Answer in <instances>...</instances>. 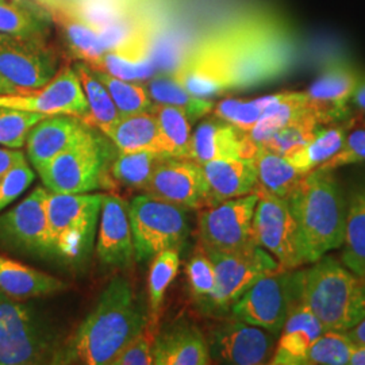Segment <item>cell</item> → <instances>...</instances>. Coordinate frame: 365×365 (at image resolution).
<instances>
[{
  "label": "cell",
  "instance_id": "c3c4849f",
  "mask_svg": "<svg viewBox=\"0 0 365 365\" xmlns=\"http://www.w3.org/2000/svg\"><path fill=\"white\" fill-rule=\"evenodd\" d=\"M24 157L25 155L19 149H9L0 146V179L16 161H19Z\"/></svg>",
  "mask_w": 365,
  "mask_h": 365
},
{
  "label": "cell",
  "instance_id": "f35d334b",
  "mask_svg": "<svg viewBox=\"0 0 365 365\" xmlns=\"http://www.w3.org/2000/svg\"><path fill=\"white\" fill-rule=\"evenodd\" d=\"M92 69L110 92L120 117L146 113L155 108V102L152 101L148 87L141 84L140 81L123 80V78L108 75L103 71H99L95 68Z\"/></svg>",
  "mask_w": 365,
  "mask_h": 365
},
{
  "label": "cell",
  "instance_id": "e0dca14e",
  "mask_svg": "<svg viewBox=\"0 0 365 365\" xmlns=\"http://www.w3.org/2000/svg\"><path fill=\"white\" fill-rule=\"evenodd\" d=\"M129 205L114 194H103L96 256L103 267L128 268L135 260Z\"/></svg>",
  "mask_w": 365,
  "mask_h": 365
},
{
  "label": "cell",
  "instance_id": "ba28073f",
  "mask_svg": "<svg viewBox=\"0 0 365 365\" xmlns=\"http://www.w3.org/2000/svg\"><path fill=\"white\" fill-rule=\"evenodd\" d=\"M257 200L259 195L252 192L202 210L197 217L200 245L222 253L259 247L253 235V215Z\"/></svg>",
  "mask_w": 365,
  "mask_h": 365
},
{
  "label": "cell",
  "instance_id": "f5cc1de1",
  "mask_svg": "<svg viewBox=\"0 0 365 365\" xmlns=\"http://www.w3.org/2000/svg\"><path fill=\"white\" fill-rule=\"evenodd\" d=\"M21 90L18 87H15L13 83H10L7 78L0 76V95H11V93H16Z\"/></svg>",
  "mask_w": 365,
  "mask_h": 365
},
{
  "label": "cell",
  "instance_id": "83f0119b",
  "mask_svg": "<svg viewBox=\"0 0 365 365\" xmlns=\"http://www.w3.org/2000/svg\"><path fill=\"white\" fill-rule=\"evenodd\" d=\"M313 105L306 92H279L268 95V106L260 120L248 131L249 141L257 149L291 120L302 117Z\"/></svg>",
  "mask_w": 365,
  "mask_h": 365
},
{
  "label": "cell",
  "instance_id": "b9f144b4",
  "mask_svg": "<svg viewBox=\"0 0 365 365\" xmlns=\"http://www.w3.org/2000/svg\"><path fill=\"white\" fill-rule=\"evenodd\" d=\"M354 348L345 331L327 330L309 349L303 365H348Z\"/></svg>",
  "mask_w": 365,
  "mask_h": 365
},
{
  "label": "cell",
  "instance_id": "52a82bcc",
  "mask_svg": "<svg viewBox=\"0 0 365 365\" xmlns=\"http://www.w3.org/2000/svg\"><path fill=\"white\" fill-rule=\"evenodd\" d=\"M135 259L153 260L158 253L180 250L190 235L187 210L153 196H135L129 203Z\"/></svg>",
  "mask_w": 365,
  "mask_h": 365
},
{
  "label": "cell",
  "instance_id": "d6a6232c",
  "mask_svg": "<svg viewBox=\"0 0 365 365\" xmlns=\"http://www.w3.org/2000/svg\"><path fill=\"white\" fill-rule=\"evenodd\" d=\"M73 68L78 73L88 103L90 115L87 122L107 135L120 119L117 106L105 84L96 76L91 66L83 61H78Z\"/></svg>",
  "mask_w": 365,
  "mask_h": 365
},
{
  "label": "cell",
  "instance_id": "6da1fadb",
  "mask_svg": "<svg viewBox=\"0 0 365 365\" xmlns=\"http://www.w3.org/2000/svg\"><path fill=\"white\" fill-rule=\"evenodd\" d=\"M148 327L149 310L135 295L130 282L115 276L102 291L91 313L64 339L53 364L110 365Z\"/></svg>",
  "mask_w": 365,
  "mask_h": 365
},
{
  "label": "cell",
  "instance_id": "ab89813d",
  "mask_svg": "<svg viewBox=\"0 0 365 365\" xmlns=\"http://www.w3.org/2000/svg\"><path fill=\"white\" fill-rule=\"evenodd\" d=\"M180 267L179 250L170 249L158 253L149 269V318L150 327L157 329V322L163 309L165 291L176 277Z\"/></svg>",
  "mask_w": 365,
  "mask_h": 365
},
{
  "label": "cell",
  "instance_id": "ac0fdd59",
  "mask_svg": "<svg viewBox=\"0 0 365 365\" xmlns=\"http://www.w3.org/2000/svg\"><path fill=\"white\" fill-rule=\"evenodd\" d=\"M172 78L187 91L205 99L233 90L230 73L218 42L209 43L190 54L176 68Z\"/></svg>",
  "mask_w": 365,
  "mask_h": 365
},
{
  "label": "cell",
  "instance_id": "bcb514c9",
  "mask_svg": "<svg viewBox=\"0 0 365 365\" xmlns=\"http://www.w3.org/2000/svg\"><path fill=\"white\" fill-rule=\"evenodd\" d=\"M34 179L36 173L27 164L26 157L16 161L0 179V212L22 195Z\"/></svg>",
  "mask_w": 365,
  "mask_h": 365
},
{
  "label": "cell",
  "instance_id": "cb8c5ba5",
  "mask_svg": "<svg viewBox=\"0 0 365 365\" xmlns=\"http://www.w3.org/2000/svg\"><path fill=\"white\" fill-rule=\"evenodd\" d=\"M209 188V207L252 194L257 184L253 158H225L202 164Z\"/></svg>",
  "mask_w": 365,
  "mask_h": 365
},
{
  "label": "cell",
  "instance_id": "f907efd6",
  "mask_svg": "<svg viewBox=\"0 0 365 365\" xmlns=\"http://www.w3.org/2000/svg\"><path fill=\"white\" fill-rule=\"evenodd\" d=\"M354 345H365V317L351 330L345 331Z\"/></svg>",
  "mask_w": 365,
  "mask_h": 365
},
{
  "label": "cell",
  "instance_id": "7c38bea8",
  "mask_svg": "<svg viewBox=\"0 0 365 365\" xmlns=\"http://www.w3.org/2000/svg\"><path fill=\"white\" fill-rule=\"evenodd\" d=\"M259 200L253 215V235L256 244L269 252L284 271L303 265L297 225L286 197L256 192Z\"/></svg>",
  "mask_w": 365,
  "mask_h": 365
},
{
  "label": "cell",
  "instance_id": "7a4b0ae2",
  "mask_svg": "<svg viewBox=\"0 0 365 365\" xmlns=\"http://www.w3.org/2000/svg\"><path fill=\"white\" fill-rule=\"evenodd\" d=\"M333 172L317 168L306 173L288 196L303 264L344 244L348 203Z\"/></svg>",
  "mask_w": 365,
  "mask_h": 365
},
{
  "label": "cell",
  "instance_id": "4dcf8cb0",
  "mask_svg": "<svg viewBox=\"0 0 365 365\" xmlns=\"http://www.w3.org/2000/svg\"><path fill=\"white\" fill-rule=\"evenodd\" d=\"M351 125L352 118L345 119L341 123L322 126L299 150L284 157L302 173H309L317 170L336 153H339L344 146Z\"/></svg>",
  "mask_w": 365,
  "mask_h": 365
},
{
  "label": "cell",
  "instance_id": "5b68a950",
  "mask_svg": "<svg viewBox=\"0 0 365 365\" xmlns=\"http://www.w3.org/2000/svg\"><path fill=\"white\" fill-rule=\"evenodd\" d=\"M63 342L46 318L0 291V365L53 364Z\"/></svg>",
  "mask_w": 365,
  "mask_h": 365
},
{
  "label": "cell",
  "instance_id": "603a6c76",
  "mask_svg": "<svg viewBox=\"0 0 365 365\" xmlns=\"http://www.w3.org/2000/svg\"><path fill=\"white\" fill-rule=\"evenodd\" d=\"M325 331L313 312L297 300L279 334L272 365H303L309 349Z\"/></svg>",
  "mask_w": 365,
  "mask_h": 365
},
{
  "label": "cell",
  "instance_id": "9a60e30c",
  "mask_svg": "<svg viewBox=\"0 0 365 365\" xmlns=\"http://www.w3.org/2000/svg\"><path fill=\"white\" fill-rule=\"evenodd\" d=\"M48 194L45 187H38L0 215V241L4 245L37 255L52 253L46 215Z\"/></svg>",
  "mask_w": 365,
  "mask_h": 365
},
{
  "label": "cell",
  "instance_id": "277c9868",
  "mask_svg": "<svg viewBox=\"0 0 365 365\" xmlns=\"http://www.w3.org/2000/svg\"><path fill=\"white\" fill-rule=\"evenodd\" d=\"M117 146L91 126L78 143L37 170L43 187L53 194H87L110 182Z\"/></svg>",
  "mask_w": 365,
  "mask_h": 365
},
{
  "label": "cell",
  "instance_id": "7dc6e473",
  "mask_svg": "<svg viewBox=\"0 0 365 365\" xmlns=\"http://www.w3.org/2000/svg\"><path fill=\"white\" fill-rule=\"evenodd\" d=\"M156 329L148 327L144 333L129 342L110 365H152L153 364V341Z\"/></svg>",
  "mask_w": 365,
  "mask_h": 365
},
{
  "label": "cell",
  "instance_id": "3957f363",
  "mask_svg": "<svg viewBox=\"0 0 365 365\" xmlns=\"http://www.w3.org/2000/svg\"><path fill=\"white\" fill-rule=\"evenodd\" d=\"M297 300L327 330L348 331L365 317V279L330 256L294 272Z\"/></svg>",
  "mask_w": 365,
  "mask_h": 365
},
{
  "label": "cell",
  "instance_id": "8992f818",
  "mask_svg": "<svg viewBox=\"0 0 365 365\" xmlns=\"http://www.w3.org/2000/svg\"><path fill=\"white\" fill-rule=\"evenodd\" d=\"M103 194H53L46 197L52 253L69 260L84 257L92 247Z\"/></svg>",
  "mask_w": 365,
  "mask_h": 365
},
{
  "label": "cell",
  "instance_id": "8fae6325",
  "mask_svg": "<svg viewBox=\"0 0 365 365\" xmlns=\"http://www.w3.org/2000/svg\"><path fill=\"white\" fill-rule=\"evenodd\" d=\"M205 250L214 264L217 277L212 310H229L262 276L282 269L274 256L261 247L233 253Z\"/></svg>",
  "mask_w": 365,
  "mask_h": 365
},
{
  "label": "cell",
  "instance_id": "d590c367",
  "mask_svg": "<svg viewBox=\"0 0 365 365\" xmlns=\"http://www.w3.org/2000/svg\"><path fill=\"white\" fill-rule=\"evenodd\" d=\"M152 111L160 126L161 155L167 158H191L192 130L185 113L165 105H155Z\"/></svg>",
  "mask_w": 365,
  "mask_h": 365
},
{
  "label": "cell",
  "instance_id": "7402d4cb",
  "mask_svg": "<svg viewBox=\"0 0 365 365\" xmlns=\"http://www.w3.org/2000/svg\"><path fill=\"white\" fill-rule=\"evenodd\" d=\"M256 150L245 131L215 115L200 122L192 133L191 160L200 165L212 160L253 158Z\"/></svg>",
  "mask_w": 365,
  "mask_h": 365
},
{
  "label": "cell",
  "instance_id": "8d00e7d4",
  "mask_svg": "<svg viewBox=\"0 0 365 365\" xmlns=\"http://www.w3.org/2000/svg\"><path fill=\"white\" fill-rule=\"evenodd\" d=\"M327 125L333 123H330L327 118L313 105L310 111H307L302 117L291 120L262 146L277 155L288 156L299 150L302 146H304L313 138L317 131Z\"/></svg>",
  "mask_w": 365,
  "mask_h": 365
},
{
  "label": "cell",
  "instance_id": "681fc988",
  "mask_svg": "<svg viewBox=\"0 0 365 365\" xmlns=\"http://www.w3.org/2000/svg\"><path fill=\"white\" fill-rule=\"evenodd\" d=\"M349 103H352L357 110L365 114V76H360Z\"/></svg>",
  "mask_w": 365,
  "mask_h": 365
},
{
  "label": "cell",
  "instance_id": "2e32d148",
  "mask_svg": "<svg viewBox=\"0 0 365 365\" xmlns=\"http://www.w3.org/2000/svg\"><path fill=\"white\" fill-rule=\"evenodd\" d=\"M145 194L185 210L209 207V188L200 164L191 158H165L155 170Z\"/></svg>",
  "mask_w": 365,
  "mask_h": 365
},
{
  "label": "cell",
  "instance_id": "816d5d0a",
  "mask_svg": "<svg viewBox=\"0 0 365 365\" xmlns=\"http://www.w3.org/2000/svg\"><path fill=\"white\" fill-rule=\"evenodd\" d=\"M349 364L365 365V345H356L352 356H351Z\"/></svg>",
  "mask_w": 365,
  "mask_h": 365
},
{
  "label": "cell",
  "instance_id": "60d3db41",
  "mask_svg": "<svg viewBox=\"0 0 365 365\" xmlns=\"http://www.w3.org/2000/svg\"><path fill=\"white\" fill-rule=\"evenodd\" d=\"M185 274L191 294L199 307L212 312V298L217 288L214 264L207 252L199 244L185 267Z\"/></svg>",
  "mask_w": 365,
  "mask_h": 365
},
{
  "label": "cell",
  "instance_id": "ee69618b",
  "mask_svg": "<svg viewBox=\"0 0 365 365\" xmlns=\"http://www.w3.org/2000/svg\"><path fill=\"white\" fill-rule=\"evenodd\" d=\"M268 106V95L253 101L225 99L214 106V115L229 122L240 130L248 131L260 120L264 110Z\"/></svg>",
  "mask_w": 365,
  "mask_h": 365
},
{
  "label": "cell",
  "instance_id": "db71d44e",
  "mask_svg": "<svg viewBox=\"0 0 365 365\" xmlns=\"http://www.w3.org/2000/svg\"><path fill=\"white\" fill-rule=\"evenodd\" d=\"M34 1H37V3L41 4V6L46 7V9H48L51 13H52L53 10L58 9L60 6H63L61 0H34Z\"/></svg>",
  "mask_w": 365,
  "mask_h": 365
},
{
  "label": "cell",
  "instance_id": "9c48e42d",
  "mask_svg": "<svg viewBox=\"0 0 365 365\" xmlns=\"http://www.w3.org/2000/svg\"><path fill=\"white\" fill-rule=\"evenodd\" d=\"M294 272L277 269L262 276L233 303V317L277 337L297 303Z\"/></svg>",
  "mask_w": 365,
  "mask_h": 365
},
{
  "label": "cell",
  "instance_id": "f546056e",
  "mask_svg": "<svg viewBox=\"0 0 365 365\" xmlns=\"http://www.w3.org/2000/svg\"><path fill=\"white\" fill-rule=\"evenodd\" d=\"M253 161L257 172V184L253 192L288 199L306 175L297 170L286 157L264 146L257 148Z\"/></svg>",
  "mask_w": 365,
  "mask_h": 365
},
{
  "label": "cell",
  "instance_id": "d4e9b609",
  "mask_svg": "<svg viewBox=\"0 0 365 365\" xmlns=\"http://www.w3.org/2000/svg\"><path fill=\"white\" fill-rule=\"evenodd\" d=\"M66 282L0 255V291L15 299L48 297L61 292Z\"/></svg>",
  "mask_w": 365,
  "mask_h": 365
},
{
  "label": "cell",
  "instance_id": "7bdbcfd3",
  "mask_svg": "<svg viewBox=\"0 0 365 365\" xmlns=\"http://www.w3.org/2000/svg\"><path fill=\"white\" fill-rule=\"evenodd\" d=\"M45 117L48 115L0 105V146L21 149L30 130Z\"/></svg>",
  "mask_w": 365,
  "mask_h": 365
},
{
  "label": "cell",
  "instance_id": "f1b7e54d",
  "mask_svg": "<svg viewBox=\"0 0 365 365\" xmlns=\"http://www.w3.org/2000/svg\"><path fill=\"white\" fill-rule=\"evenodd\" d=\"M52 15L54 27L61 29L66 46L78 61L93 66L105 54L107 48L102 33L92 26V24L64 6L53 10Z\"/></svg>",
  "mask_w": 365,
  "mask_h": 365
},
{
  "label": "cell",
  "instance_id": "5bb4252c",
  "mask_svg": "<svg viewBox=\"0 0 365 365\" xmlns=\"http://www.w3.org/2000/svg\"><path fill=\"white\" fill-rule=\"evenodd\" d=\"M211 360L220 364H269L274 352V337L265 329L232 318L210 329Z\"/></svg>",
  "mask_w": 365,
  "mask_h": 365
},
{
  "label": "cell",
  "instance_id": "484cf974",
  "mask_svg": "<svg viewBox=\"0 0 365 365\" xmlns=\"http://www.w3.org/2000/svg\"><path fill=\"white\" fill-rule=\"evenodd\" d=\"M53 31L52 13L37 1L0 0V33L49 41Z\"/></svg>",
  "mask_w": 365,
  "mask_h": 365
},
{
  "label": "cell",
  "instance_id": "d6986e66",
  "mask_svg": "<svg viewBox=\"0 0 365 365\" xmlns=\"http://www.w3.org/2000/svg\"><path fill=\"white\" fill-rule=\"evenodd\" d=\"M155 365H207L212 363L205 333L187 319H178L156 331Z\"/></svg>",
  "mask_w": 365,
  "mask_h": 365
},
{
  "label": "cell",
  "instance_id": "74e56055",
  "mask_svg": "<svg viewBox=\"0 0 365 365\" xmlns=\"http://www.w3.org/2000/svg\"><path fill=\"white\" fill-rule=\"evenodd\" d=\"M165 158L153 150L118 152L110 170L111 179L128 188L145 190L157 167Z\"/></svg>",
  "mask_w": 365,
  "mask_h": 365
},
{
  "label": "cell",
  "instance_id": "1f68e13d",
  "mask_svg": "<svg viewBox=\"0 0 365 365\" xmlns=\"http://www.w3.org/2000/svg\"><path fill=\"white\" fill-rule=\"evenodd\" d=\"M107 137L119 152L153 150L161 153L160 126L153 111L120 117Z\"/></svg>",
  "mask_w": 365,
  "mask_h": 365
},
{
  "label": "cell",
  "instance_id": "4316f807",
  "mask_svg": "<svg viewBox=\"0 0 365 365\" xmlns=\"http://www.w3.org/2000/svg\"><path fill=\"white\" fill-rule=\"evenodd\" d=\"M92 68L103 71L115 78L141 81L153 75V64L144 36L130 34L129 38L105 54L93 64Z\"/></svg>",
  "mask_w": 365,
  "mask_h": 365
},
{
  "label": "cell",
  "instance_id": "44dd1931",
  "mask_svg": "<svg viewBox=\"0 0 365 365\" xmlns=\"http://www.w3.org/2000/svg\"><path fill=\"white\" fill-rule=\"evenodd\" d=\"M92 125L81 118L66 114L48 115L30 130L26 140L27 158L37 170L54 157L76 144Z\"/></svg>",
  "mask_w": 365,
  "mask_h": 365
},
{
  "label": "cell",
  "instance_id": "836d02e7",
  "mask_svg": "<svg viewBox=\"0 0 365 365\" xmlns=\"http://www.w3.org/2000/svg\"><path fill=\"white\" fill-rule=\"evenodd\" d=\"M342 262L365 279V188L354 191L348 202Z\"/></svg>",
  "mask_w": 365,
  "mask_h": 365
},
{
  "label": "cell",
  "instance_id": "30bf717a",
  "mask_svg": "<svg viewBox=\"0 0 365 365\" xmlns=\"http://www.w3.org/2000/svg\"><path fill=\"white\" fill-rule=\"evenodd\" d=\"M58 69V53L49 41L0 33V76L21 91L45 86Z\"/></svg>",
  "mask_w": 365,
  "mask_h": 365
},
{
  "label": "cell",
  "instance_id": "ffe728a7",
  "mask_svg": "<svg viewBox=\"0 0 365 365\" xmlns=\"http://www.w3.org/2000/svg\"><path fill=\"white\" fill-rule=\"evenodd\" d=\"M360 73L354 66L342 60L329 63L306 92L313 103L330 123H339L348 117V105Z\"/></svg>",
  "mask_w": 365,
  "mask_h": 365
},
{
  "label": "cell",
  "instance_id": "4fadbf2b",
  "mask_svg": "<svg viewBox=\"0 0 365 365\" xmlns=\"http://www.w3.org/2000/svg\"><path fill=\"white\" fill-rule=\"evenodd\" d=\"M0 105L43 115H73L86 122L90 115L88 103L73 66L60 68L45 86L36 90L0 95Z\"/></svg>",
  "mask_w": 365,
  "mask_h": 365
},
{
  "label": "cell",
  "instance_id": "f6af8a7d",
  "mask_svg": "<svg viewBox=\"0 0 365 365\" xmlns=\"http://www.w3.org/2000/svg\"><path fill=\"white\" fill-rule=\"evenodd\" d=\"M361 163H365V120L361 117H353L344 146L339 153L327 160L319 168L334 170Z\"/></svg>",
  "mask_w": 365,
  "mask_h": 365
},
{
  "label": "cell",
  "instance_id": "e575fe53",
  "mask_svg": "<svg viewBox=\"0 0 365 365\" xmlns=\"http://www.w3.org/2000/svg\"><path fill=\"white\" fill-rule=\"evenodd\" d=\"M146 87L155 105L170 106L182 110L191 123L209 115L215 106L211 99L199 98L187 91L172 75L155 76L149 80Z\"/></svg>",
  "mask_w": 365,
  "mask_h": 365
}]
</instances>
